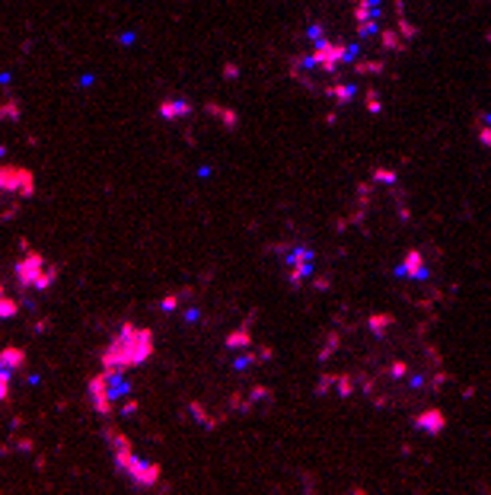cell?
<instances>
[{
    "mask_svg": "<svg viewBox=\"0 0 491 495\" xmlns=\"http://www.w3.org/2000/svg\"><path fill=\"white\" fill-rule=\"evenodd\" d=\"M418 425L428 428V432H440V428H443V416H440V412H431V416H418Z\"/></svg>",
    "mask_w": 491,
    "mask_h": 495,
    "instance_id": "5",
    "label": "cell"
},
{
    "mask_svg": "<svg viewBox=\"0 0 491 495\" xmlns=\"http://www.w3.org/2000/svg\"><path fill=\"white\" fill-rule=\"evenodd\" d=\"M249 342H252V339H249V333H246V329H236V333L227 339V345H230V349H236V345H242V349H246Z\"/></svg>",
    "mask_w": 491,
    "mask_h": 495,
    "instance_id": "6",
    "label": "cell"
},
{
    "mask_svg": "<svg viewBox=\"0 0 491 495\" xmlns=\"http://www.w3.org/2000/svg\"><path fill=\"white\" fill-rule=\"evenodd\" d=\"M351 495H367V489H354V492Z\"/></svg>",
    "mask_w": 491,
    "mask_h": 495,
    "instance_id": "9",
    "label": "cell"
},
{
    "mask_svg": "<svg viewBox=\"0 0 491 495\" xmlns=\"http://www.w3.org/2000/svg\"><path fill=\"white\" fill-rule=\"evenodd\" d=\"M128 476H131V482L138 489H153L159 482V467H157V463H147V461H138V457H134L131 467H128Z\"/></svg>",
    "mask_w": 491,
    "mask_h": 495,
    "instance_id": "2",
    "label": "cell"
},
{
    "mask_svg": "<svg viewBox=\"0 0 491 495\" xmlns=\"http://www.w3.org/2000/svg\"><path fill=\"white\" fill-rule=\"evenodd\" d=\"M16 314V304H10L7 297H4V316H13Z\"/></svg>",
    "mask_w": 491,
    "mask_h": 495,
    "instance_id": "8",
    "label": "cell"
},
{
    "mask_svg": "<svg viewBox=\"0 0 491 495\" xmlns=\"http://www.w3.org/2000/svg\"><path fill=\"white\" fill-rule=\"evenodd\" d=\"M22 361H26V355H22V349H4V368H7V371L22 368Z\"/></svg>",
    "mask_w": 491,
    "mask_h": 495,
    "instance_id": "4",
    "label": "cell"
},
{
    "mask_svg": "<svg viewBox=\"0 0 491 495\" xmlns=\"http://www.w3.org/2000/svg\"><path fill=\"white\" fill-rule=\"evenodd\" d=\"M134 409H138V399H125V403H122V416H131Z\"/></svg>",
    "mask_w": 491,
    "mask_h": 495,
    "instance_id": "7",
    "label": "cell"
},
{
    "mask_svg": "<svg viewBox=\"0 0 491 495\" xmlns=\"http://www.w3.org/2000/svg\"><path fill=\"white\" fill-rule=\"evenodd\" d=\"M105 438H109V447L112 454H122V451H131V441L125 438L122 432H112V428H105Z\"/></svg>",
    "mask_w": 491,
    "mask_h": 495,
    "instance_id": "3",
    "label": "cell"
},
{
    "mask_svg": "<svg viewBox=\"0 0 491 495\" xmlns=\"http://www.w3.org/2000/svg\"><path fill=\"white\" fill-rule=\"evenodd\" d=\"M150 333L147 329H134V326H125L122 329V335H118L115 342H112L109 349H105L103 355V364L105 368H134V364H140L147 355H150Z\"/></svg>",
    "mask_w": 491,
    "mask_h": 495,
    "instance_id": "1",
    "label": "cell"
}]
</instances>
